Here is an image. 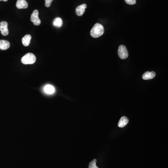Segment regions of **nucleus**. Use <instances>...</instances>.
I'll use <instances>...</instances> for the list:
<instances>
[{
  "label": "nucleus",
  "mask_w": 168,
  "mask_h": 168,
  "mask_svg": "<svg viewBox=\"0 0 168 168\" xmlns=\"http://www.w3.org/2000/svg\"><path fill=\"white\" fill-rule=\"evenodd\" d=\"M104 29L103 26L99 23H97L91 30L90 35L93 38H98L103 35Z\"/></svg>",
  "instance_id": "f257e3e1"
},
{
  "label": "nucleus",
  "mask_w": 168,
  "mask_h": 168,
  "mask_svg": "<svg viewBox=\"0 0 168 168\" xmlns=\"http://www.w3.org/2000/svg\"><path fill=\"white\" fill-rule=\"evenodd\" d=\"M36 61V57L32 53H28L22 58L21 62L23 64H33Z\"/></svg>",
  "instance_id": "f03ea898"
},
{
  "label": "nucleus",
  "mask_w": 168,
  "mask_h": 168,
  "mask_svg": "<svg viewBox=\"0 0 168 168\" xmlns=\"http://www.w3.org/2000/svg\"><path fill=\"white\" fill-rule=\"evenodd\" d=\"M118 53L120 58L122 59H126L128 56V53L127 48L123 45H120L119 47Z\"/></svg>",
  "instance_id": "7ed1b4c3"
},
{
  "label": "nucleus",
  "mask_w": 168,
  "mask_h": 168,
  "mask_svg": "<svg viewBox=\"0 0 168 168\" xmlns=\"http://www.w3.org/2000/svg\"><path fill=\"white\" fill-rule=\"evenodd\" d=\"M39 12L38 10H34L30 16V21L33 23L34 25L38 26L41 24V20L38 17Z\"/></svg>",
  "instance_id": "20e7f679"
},
{
  "label": "nucleus",
  "mask_w": 168,
  "mask_h": 168,
  "mask_svg": "<svg viewBox=\"0 0 168 168\" xmlns=\"http://www.w3.org/2000/svg\"><path fill=\"white\" fill-rule=\"evenodd\" d=\"M8 26V24L6 22L3 21L0 23V32L4 36H6L9 34Z\"/></svg>",
  "instance_id": "39448f33"
},
{
  "label": "nucleus",
  "mask_w": 168,
  "mask_h": 168,
  "mask_svg": "<svg viewBox=\"0 0 168 168\" xmlns=\"http://www.w3.org/2000/svg\"><path fill=\"white\" fill-rule=\"evenodd\" d=\"M87 7V5L85 4H83L79 5L76 9V13L78 16H82L85 12V9Z\"/></svg>",
  "instance_id": "423d86ee"
},
{
  "label": "nucleus",
  "mask_w": 168,
  "mask_h": 168,
  "mask_svg": "<svg viewBox=\"0 0 168 168\" xmlns=\"http://www.w3.org/2000/svg\"><path fill=\"white\" fill-rule=\"evenodd\" d=\"M16 6L18 9H25L28 7V3L25 0H17Z\"/></svg>",
  "instance_id": "0eeeda50"
},
{
  "label": "nucleus",
  "mask_w": 168,
  "mask_h": 168,
  "mask_svg": "<svg viewBox=\"0 0 168 168\" xmlns=\"http://www.w3.org/2000/svg\"><path fill=\"white\" fill-rule=\"evenodd\" d=\"M10 43L8 41L4 40H0V49L5 50H8L10 47Z\"/></svg>",
  "instance_id": "6e6552de"
},
{
  "label": "nucleus",
  "mask_w": 168,
  "mask_h": 168,
  "mask_svg": "<svg viewBox=\"0 0 168 168\" xmlns=\"http://www.w3.org/2000/svg\"><path fill=\"white\" fill-rule=\"evenodd\" d=\"M156 76V73L154 72H149V71L145 72L142 75V79L144 80H149L152 79Z\"/></svg>",
  "instance_id": "1a4fd4ad"
},
{
  "label": "nucleus",
  "mask_w": 168,
  "mask_h": 168,
  "mask_svg": "<svg viewBox=\"0 0 168 168\" xmlns=\"http://www.w3.org/2000/svg\"><path fill=\"white\" fill-rule=\"evenodd\" d=\"M44 90L46 94H52L55 93V89L52 85H47L44 87Z\"/></svg>",
  "instance_id": "9d476101"
},
{
  "label": "nucleus",
  "mask_w": 168,
  "mask_h": 168,
  "mask_svg": "<svg viewBox=\"0 0 168 168\" xmlns=\"http://www.w3.org/2000/svg\"><path fill=\"white\" fill-rule=\"evenodd\" d=\"M32 39V36L30 35H26L22 38V43L24 46H28L30 44V40Z\"/></svg>",
  "instance_id": "9b49d317"
},
{
  "label": "nucleus",
  "mask_w": 168,
  "mask_h": 168,
  "mask_svg": "<svg viewBox=\"0 0 168 168\" xmlns=\"http://www.w3.org/2000/svg\"><path fill=\"white\" fill-rule=\"evenodd\" d=\"M128 122V119L125 116L122 117L120 120L118 124V127L119 128H123L127 125Z\"/></svg>",
  "instance_id": "f8f14e48"
},
{
  "label": "nucleus",
  "mask_w": 168,
  "mask_h": 168,
  "mask_svg": "<svg viewBox=\"0 0 168 168\" xmlns=\"http://www.w3.org/2000/svg\"><path fill=\"white\" fill-rule=\"evenodd\" d=\"M53 24L56 27L60 28L63 24V21H62L61 18H56L54 19V21L53 22Z\"/></svg>",
  "instance_id": "ddd939ff"
},
{
  "label": "nucleus",
  "mask_w": 168,
  "mask_h": 168,
  "mask_svg": "<svg viewBox=\"0 0 168 168\" xmlns=\"http://www.w3.org/2000/svg\"><path fill=\"white\" fill-rule=\"evenodd\" d=\"M96 159L93 160L92 161L90 162V163H89V167L88 168H95L97 167L96 165Z\"/></svg>",
  "instance_id": "4468645a"
},
{
  "label": "nucleus",
  "mask_w": 168,
  "mask_h": 168,
  "mask_svg": "<svg viewBox=\"0 0 168 168\" xmlns=\"http://www.w3.org/2000/svg\"><path fill=\"white\" fill-rule=\"evenodd\" d=\"M125 1L129 5H134L136 3V0H125Z\"/></svg>",
  "instance_id": "2eb2a0df"
},
{
  "label": "nucleus",
  "mask_w": 168,
  "mask_h": 168,
  "mask_svg": "<svg viewBox=\"0 0 168 168\" xmlns=\"http://www.w3.org/2000/svg\"><path fill=\"white\" fill-rule=\"evenodd\" d=\"M53 1V0H45V6L48 8L50 7V5L52 4V1Z\"/></svg>",
  "instance_id": "dca6fc26"
},
{
  "label": "nucleus",
  "mask_w": 168,
  "mask_h": 168,
  "mask_svg": "<svg viewBox=\"0 0 168 168\" xmlns=\"http://www.w3.org/2000/svg\"><path fill=\"white\" fill-rule=\"evenodd\" d=\"M8 0H3V1H4V2H6L8 1Z\"/></svg>",
  "instance_id": "f3484780"
},
{
  "label": "nucleus",
  "mask_w": 168,
  "mask_h": 168,
  "mask_svg": "<svg viewBox=\"0 0 168 168\" xmlns=\"http://www.w3.org/2000/svg\"><path fill=\"white\" fill-rule=\"evenodd\" d=\"M3 0H0V1H3Z\"/></svg>",
  "instance_id": "a211bd4d"
},
{
  "label": "nucleus",
  "mask_w": 168,
  "mask_h": 168,
  "mask_svg": "<svg viewBox=\"0 0 168 168\" xmlns=\"http://www.w3.org/2000/svg\"><path fill=\"white\" fill-rule=\"evenodd\" d=\"M98 168V167H96V168Z\"/></svg>",
  "instance_id": "6ab92c4d"
}]
</instances>
